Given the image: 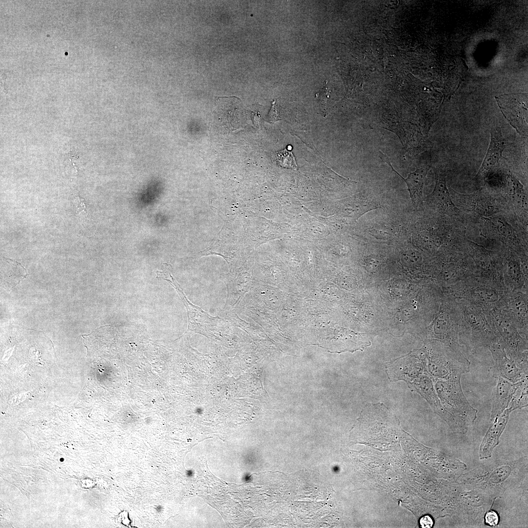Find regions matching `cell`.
Here are the masks:
<instances>
[{
	"instance_id": "d6986e66",
	"label": "cell",
	"mask_w": 528,
	"mask_h": 528,
	"mask_svg": "<svg viewBox=\"0 0 528 528\" xmlns=\"http://www.w3.org/2000/svg\"><path fill=\"white\" fill-rule=\"evenodd\" d=\"M419 524L420 527L423 528H430L433 527L434 522L432 518L429 515H425L422 516L419 521Z\"/></svg>"
},
{
	"instance_id": "8fae6325",
	"label": "cell",
	"mask_w": 528,
	"mask_h": 528,
	"mask_svg": "<svg viewBox=\"0 0 528 528\" xmlns=\"http://www.w3.org/2000/svg\"><path fill=\"white\" fill-rule=\"evenodd\" d=\"M497 379L492 395L491 421L508 408L517 385V382L512 383L501 377Z\"/></svg>"
},
{
	"instance_id": "5b68a950",
	"label": "cell",
	"mask_w": 528,
	"mask_h": 528,
	"mask_svg": "<svg viewBox=\"0 0 528 528\" xmlns=\"http://www.w3.org/2000/svg\"><path fill=\"white\" fill-rule=\"evenodd\" d=\"M171 279H166L176 289L186 308L188 313L189 330L203 334L214 333L219 326H222V320L219 317L210 316L200 308L194 305L185 296L183 290L170 275Z\"/></svg>"
},
{
	"instance_id": "ba28073f",
	"label": "cell",
	"mask_w": 528,
	"mask_h": 528,
	"mask_svg": "<svg viewBox=\"0 0 528 528\" xmlns=\"http://www.w3.org/2000/svg\"><path fill=\"white\" fill-rule=\"evenodd\" d=\"M506 146L501 128L495 126L490 130V141L485 156L476 175V178H483L491 171L499 166V160L503 158L502 153Z\"/></svg>"
},
{
	"instance_id": "9c48e42d",
	"label": "cell",
	"mask_w": 528,
	"mask_h": 528,
	"mask_svg": "<svg viewBox=\"0 0 528 528\" xmlns=\"http://www.w3.org/2000/svg\"><path fill=\"white\" fill-rule=\"evenodd\" d=\"M379 156L381 159L405 181L408 187L413 206L415 208H417L424 200L423 187L430 166L427 165L420 166L414 172L410 173L407 178H404L393 168L389 158L385 154L381 151H379Z\"/></svg>"
},
{
	"instance_id": "e0dca14e",
	"label": "cell",
	"mask_w": 528,
	"mask_h": 528,
	"mask_svg": "<svg viewBox=\"0 0 528 528\" xmlns=\"http://www.w3.org/2000/svg\"><path fill=\"white\" fill-rule=\"evenodd\" d=\"M281 118L282 117L279 111V109L278 108V106L275 104L274 102L272 104V107L265 118V120L270 123H274L281 120Z\"/></svg>"
},
{
	"instance_id": "8992f818",
	"label": "cell",
	"mask_w": 528,
	"mask_h": 528,
	"mask_svg": "<svg viewBox=\"0 0 528 528\" xmlns=\"http://www.w3.org/2000/svg\"><path fill=\"white\" fill-rule=\"evenodd\" d=\"M490 351L495 363L488 370L489 376L496 378L501 377L512 383L528 377V373L520 369L514 361L507 356L499 343H493Z\"/></svg>"
},
{
	"instance_id": "9a60e30c",
	"label": "cell",
	"mask_w": 528,
	"mask_h": 528,
	"mask_svg": "<svg viewBox=\"0 0 528 528\" xmlns=\"http://www.w3.org/2000/svg\"><path fill=\"white\" fill-rule=\"evenodd\" d=\"M273 157L277 164L283 167L294 168L297 167L293 154L286 149L276 152Z\"/></svg>"
},
{
	"instance_id": "4fadbf2b",
	"label": "cell",
	"mask_w": 528,
	"mask_h": 528,
	"mask_svg": "<svg viewBox=\"0 0 528 528\" xmlns=\"http://www.w3.org/2000/svg\"><path fill=\"white\" fill-rule=\"evenodd\" d=\"M528 377L517 382L508 408L513 411L528 406Z\"/></svg>"
},
{
	"instance_id": "277c9868",
	"label": "cell",
	"mask_w": 528,
	"mask_h": 528,
	"mask_svg": "<svg viewBox=\"0 0 528 528\" xmlns=\"http://www.w3.org/2000/svg\"><path fill=\"white\" fill-rule=\"evenodd\" d=\"M505 118L522 137H528V94L515 93L495 97Z\"/></svg>"
},
{
	"instance_id": "6da1fadb",
	"label": "cell",
	"mask_w": 528,
	"mask_h": 528,
	"mask_svg": "<svg viewBox=\"0 0 528 528\" xmlns=\"http://www.w3.org/2000/svg\"><path fill=\"white\" fill-rule=\"evenodd\" d=\"M424 348L427 373L432 380H446L469 372L470 362L452 348L432 343L426 344Z\"/></svg>"
},
{
	"instance_id": "7c38bea8",
	"label": "cell",
	"mask_w": 528,
	"mask_h": 528,
	"mask_svg": "<svg viewBox=\"0 0 528 528\" xmlns=\"http://www.w3.org/2000/svg\"><path fill=\"white\" fill-rule=\"evenodd\" d=\"M9 266L2 272L1 281L3 286L11 288L18 285L22 278L27 274L26 270L19 263L10 259L8 260Z\"/></svg>"
},
{
	"instance_id": "3957f363",
	"label": "cell",
	"mask_w": 528,
	"mask_h": 528,
	"mask_svg": "<svg viewBox=\"0 0 528 528\" xmlns=\"http://www.w3.org/2000/svg\"><path fill=\"white\" fill-rule=\"evenodd\" d=\"M408 387L412 391L418 393L429 404L434 411L448 425L453 432L465 434L468 425L462 420L455 417L442 406L436 393L433 380L427 372L411 382Z\"/></svg>"
},
{
	"instance_id": "ac0fdd59",
	"label": "cell",
	"mask_w": 528,
	"mask_h": 528,
	"mask_svg": "<svg viewBox=\"0 0 528 528\" xmlns=\"http://www.w3.org/2000/svg\"><path fill=\"white\" fill-rule=\"evenodd\" d=\"M499 521L498 514L493 510H490L484 516L485 523L489 526L494 527L498 525Z\"/></svg>"
},
{
	"instance_id": "5bb4252c",
	"label": "cell",
	"mask_w": 528,
	"mask_h": 528,
	"mask_svg": "<svg viewBox=\"0 0 528 528\" xmlns=\"http://www.w3.org/2000/svg\"><path fill=\"white\" fill-rule=\"evenodd\" d=\"M471 195L474 202H475L474 205L475 210L480 215L488 217L497 212L496 208L491 200L481 191Z\"/></svg>"
},
{
	"instance_id": "2e32d148",
	"label": "cell",
	"mask_w": 528,
	"mask_h": 528,
	"mask_svg": "<svg viewBox=\"0 0 528 528\" xmlns=\"http://www.w3.org/2000/svg\"><path fill=\"white\" fill-rule=\"evenodd\" d=\"M493 221L499 233L505 238L509 239L513 234V229L508 224L503 218L497 217L494 218Z\"/></svg>"
},
{
	"instance_id": "52a82bcc",
	"label": "cell",
	"mask_w": 528,
	"mask_h": 528,
	"mask_svg": "<svg viewBox=\"0 0 528 528\" xmlns=\"http://www.w3.org/2000/svg\"><path fill=\"white\" fill-rule=\"evenodd\" d=\"M433 170L435 176L434 189L424 200L444 213L457 215L459 210L452 200L447 187L444 172L439 168H434Z\"/></svg>"
},
{
	"instance_id": "30bf717a",
	"label": "cell",
	"mask_w": 528,
	"mask_h": 528,
	"mask_svg": "<svg viewBox=\"0 0 528 528\" xmlns=\"http://www.w3.org/2000/svg\"><path fill=\"white\" fill-rule=\"evenodd\" d=\"M513 410L506 409L500 415L491 421L490 425L481 443L479 450L481 460L488 459L491 456L494 448L498 445L500 437L503 432Z\"/></svg>"
},
{
	"instance_id": "7a4b0ae2",
	"label": "cell",
	"mask_w": 528,
	"mask_h": 528,
	"mask_svg": "<svg viewBox=\"0 0 528 528\" xmlns=\"http://www.w3.org/2000/svg\"><path fill=\"white\" fill-rule=\"evenodd\" d=\"M461 376H453L446 380H433V381L444 408L469 425L473 424L477 418L478 410L470 404L463 394L461 383Z\"/></svg>"
}]
</instances>
